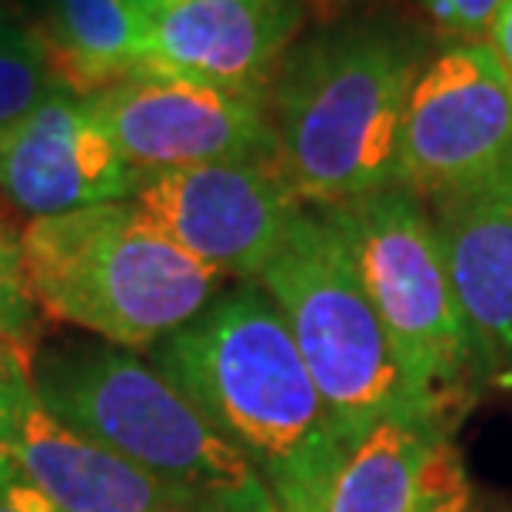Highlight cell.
Wrapping results in <instances>:
<instances>
[{
  "mask_svg": "<svg viewBox=\"0 0 512 512\" xmlns=\"http://www.w3.org/2000/svg\"><path fill=\"white\" fill-rule=\"evenodd\" d=\"M300 20V0H157L143 14L140 70L270 97Z\"/></svg>",
  "mask_w": 512,
  "mask_h": 512,
  "instance_id": "obj_10",
  "label": "cell"
},
{
  "mask_svg": "<svg viewBox=\"0 0 512 512\" xmlns=\"http://www.w3.org/2000/svg\"><path fill=\"white\" fill-rule=\"evenodd\" d=\"M27 373L50 413L157 479L183 512H280L247 459L133 350L97 336L40 343Z\"/></svg>",
  "mask_w": 512,
  "mask_h": 512,
  "instance_id": "obj_3",
  "label": "cell"
},
{
  "mask_svg": "<svg viewBox=\"0 0 512 512\" xmlns=\"http://www.w3.org/2000/svg\"><path fill=\"white\" fill-rule=\"evenodd\" d=\"M20 247L40 313L124 350L167 340L223 286L133 200L30 220Z\"/></svg>",
  "mask_w": 512,
  "mask_h": 512,
  "instance_id": "obj_4",
  "label": "cell"
},
{
  "mask_svg": "<svg viewBox=\"0 0 512 512\" xmlns=\"http://www.w3.org/2000/svg\"><path fill=\"white\" fill-rule=\"evenodd\" d=\"M469 496L446 426L383 419L343 463L326 512H469Z\"/></svg>",
  "mask_w": 512,
  "mask_h": 512,
  "instance_id": "obj_14",
  "label": "cell"
},
{
  "mask_svg": "<svg viewBox=\"0 0 512 512\" xmlns=\"http://www.w3.org/2000/svg\"><path fill=\"white\" fill-rule=\"evenodd\" d=\"M326 4H330V7H343L346 0H326Z\"/></svg>",
  "mask_w": 512,
  "mask_h": 512,
  "instance_id": "obj_23",
  "label": "cell"
},
{
  "mask_svg": "<svg viewBox=\"0 0 512 512\" xmlns=\"http://www.w3.org/2000/svg\"><path fill=\"white\" fill-rule=\"evenodd\" d=\"M130 200L223 280L243 283L260 280L303 210L273 157L150 173Z\"/></svg>",
  "mask_w": 512,
  "mask_h": 512,
  "instance_id": "obj_8",
  "label": "cell"
},
{
  "mask_svg": "<svg viewBox=\"0 0 512 512\" xmlns=\"http://www.w3.org/2000/svg\"><path fill=\"white\" fill-rule=\"evenodd\" d=\"M512 167V87L486 40H446L409 87L396 183L423 203L479 187Z\"/></svg>",
  "mask_w": 512,
  "mask_h": 512,
  "instance_id": "obj_7",
  "label": "cell"
},
{
  "mask_svg": "<svg viewBox=\"0 0 512 512\" xmlns=\"http://www.w3.org/2000/svg\"><path fill=\"white\" fill-rule=\"evenodd\" d=\"M433 210L476 370L512 383V167Z\"/></svg>",
  "mask_w": 512,
  "mask_h": 512,
  "instance_id": "obj_13",
  "label": "cell"
},
{
  "mask_svg": "<svg viewBox=\"0 0 512 512\" xmlns=\"http://www.w3.org/2000/svg\"><path fill=\"white\" fill-rule=\"evenodd\" d=\"M87 107L140 177L217 160L273 157L266 97L137 70L87 97Z\"/></svg>",
  "mask_w": 512,
  "mask_h": 512,
  "instance_id": "obj_9",
  "label": "cell"
},
{
  "mask_svg": "<svg viewBox=\"0 0 512 512\" xmlns=\"http://www.w3.org/2000/svg\"><path fill=\"white\" fill-rule=\"evenodd\" d=\"M150 350V363L256 469L276 509L326 512L350 446L260 283L213 296Z\"/></svg>",
  "mask_w": 512,
  "mask_h": 512,
  "instance_id": "obj_1",
  "label": "cell"
},
{
  "mask_svg": "<svg viewBox=\"0 0 512 512\" xmlns=\"http://www.w3.org/2000/svg\"><path fill=\"white\" fill-rule=\"evenodd\" d=\"M0 453L64 512H183L157 479L40 403L30 373L0 353Z\"/></svg>",
  "mask_w": 512,
  "mask_h": 512,
  "instance_id": "obj_11",
  "label": "cell"
},
{
  "mask_svg": "<svg viewBox=\"0 0 512 512\" xmlns=\"http://www.w3.org/2000/svg\"><path fill=\"white\" fill-rule=\"evenodd\" d=\"M27 4H34V0H0V10H4V14H20V17H24Z\"/></svg>",
  "mask_w": 512,
  "mask_h": 512,
  "instance_id": "obj_21",
  "label": "cell"
},
{
  "mask_svg": "<svg viewBox=\"0 0 512 512\" xmlns=\"http://www.w3.org/2000/svg\"><path fill=\"white\" fill-rule=\"evenodd\" d=\"M419 67V40L380 20L320 30L286 54L266 110L273 163L300 207L333 210L393 187Z\"/></svg>",
  "mask_w": 512,
  "mask_h": 512,
  "instance_id": "obj_2",
  "label": "cell"
},
{
  "mask_svg": "<svg viewBox=\"0 0 512 512\" xmlns=\"http://www.w3.org/2000/svg\"><path fill=\"white\" fill-rule=\"evenodd\" d=\"M486 44L493 47V54L499 57V64H503L509 87H512V0H503V7H499L493 27H489V34H486Z\"/></svg>",
  "mask_w": 512,
  "mask_h": 512,
  "instance_id": "obj_20",
  "label": "cell"
},
{
  "mask_svg": "<svg viewBox=\"0 0 512 512\" xmlns=\"http://www.w3.org/2000/svg\"><path fill=\"white\" fill-rule=\"evenodd\" d=\"M137 4H140V10H143V14H147V10H150L153 4H157V0H137Z\"/></svg>",
  "mask_w": 512,
  "mask_h": 512,
  "instance_id": "obj_22",
  "label": "cell"
},
{
  "mask_svg": "<svg viewBox=\"0 0 512 512\" xmlns=\"http://www.w3.org/2000/svg\"><path fill=\"white\" fill-rule=\"evenodd\" d=\"M137 187L87 100L64 87L0 140V197L30 220L130 200Z\"/></svg>",
  "mask_w": 512,
  "mask_h": 512,
  "instance_id": "obj_12",
  "label": "cell"
},
{
  "mask_svg": "<svg viewBox=\"0 0 512 512\" xmlns=\"http://www.w3.org/2000/svg\"><path fill=\"white\" fill-rule=\"evenodd\" d=\"M44 320L27 283L20 233L0 217V353L30 370V360L44 343Z\"/></svg>",
  "mask_w": 512,
  "mask_h": 512,
  "instance_id": "obj_17",
  "label": "cell"
},
{
  "mask_svg": "<svg viewBox=\"0 0 512 512\" xmlns=\"http://www.w3.org/2000/svg\"><path fill=\"white\" fill-rule=\"evenodd\" d=\"M57 90L44 44L27 17L0 10V140Z\"/></svg>",
  "mask_w": 512,
  "mask_h": 512,
  "instance_id": "obj_16",
  "label": "cell"
},
{
  "mask_svg": "<svg viewBox=\"0 0 512 512\" xmlns=\"http://www.w3.org/2000/svg\"><path fill=\"white\" fill-rule=\"evenodd\" d=\"M256 283L280 310L350 453L383 419L436 423L399 370L380 316L326 213L310 207L296 213Z\"/></svg>",
  "mask_w": 512,
  "mask_h": 512,
  "instance_id": "obj_5",
  "label": "cell"
},
{
  "mask_svg": "<svg viewBox=\"0 0 512 512\" xmlns=\"http://www.w3.org/2000/svg\"><path fill=\"white\" fill-rule=\"evenodd\" d=\"M320 213L343 237L409 389L449 429L479 370L426 203L393 183Z\"/></svg>",
  "mask_w": 512,
  "mask_h": 512,
  "instance_id": "obj_6",
  "label": "cell"
},
{
  "mask_svg": "<svg viewBox=\"0 0 512 512\" xmlns=\"http://www.w3.org/2000/svg\"><path fill=\"white\" fill-rule=\"evenodd\" d=\"M30 27L44 44L57 87L94 97L143 67V10L137 0H34Z\"/></svg>",
  "mask_w": 512,
  "mask_h": 512,
  "instance_id": "obj_15",
  "label": "cell"
},
{
  "mask_svg": "<svg viewBox=\"0 0 512 512\" xmlns=\"http://www.w3.org/2000/svg\"><path fill=\"white\" fill-rule=\"evenodd\" d=\"M446 40H486L503 0H416Z\"/></svg>",
  "mask_w": 512,
  "mask_h": 512,
  "instance_id": "obj_18",
  "label": "cell"
},
{
  "mask_svg": "<svg viewBox=\"0 0 512 512\" xmlns=\"http://www.w3.org/2000/svg\"><path fill=\"white\" fill-rule=\"evenodd\" d=\"M0 512H64L0 453Z\"/></svg>",
  "mask_w": 512,
  "mask_h": 512,
  "instance_id": "obj_19",
  "label": "cell"
}]
</instances>
